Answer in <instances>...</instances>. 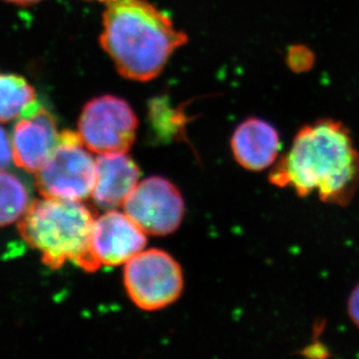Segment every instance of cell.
Returning <instances> with one entry per match:
<instances>
[{"instance_id":"6da1fadb","label":"cell","mask_w":359,"mask_h":359,"mask_svg":"<svg viewBox=\"0 0 359 359\" xmlns=\"http://www.w3.org/2000/svg\"><path fill=\"white\" fill-rule=\"evenodd\" d=\"M269 180L291 187L300 198L316 194L322 203L348 206L359 189V151L350 129L328 118L304 126Z\"/></svg>"},{"instance_id":"7a4b0ae2","label":"cell","mask_w":359,"mask_h":359,"mask_svg":"<svg viewBox=\"0 0 359 359\" xmlns=\"http://www.w3.org/2000/svg\"><path fill=\"white\" fill-rule=\"evenodd\" d=\"M187 42V33L148 0H114L102 15L100 46L126 79H156Z\"/></svg>"},{"instance_id":"3957f363","label":"cell","mask_w":359,"mask_h":359,"mask_svg":"<svg viewBox=\"0 0 359 359\" xmlns=\"http://www.w3.org/2000/svg\"><path fill=\"white\" fill-rule=\"evenodd\" d=\"M95 221V213L81 201L43 198L29 205L18 229L48 268L57 270L72 262L86 272H95L102 265L92 248Z\"/></svg>"},{"instance_id":"277c9868","label":"cell","mask_w":359,"mask_h":359,"mask_svg":"<svg viewBox=\"0 0 359 359\" xmlns=\"http://www.w3.org/2000/svg\"><path fill=\"white\" fill-rule=\"evenodd\" d=\"M35 185L48 199L83 201L92 196L95 160L84 146L79 132L60 133L57 147L38 172Z\"/></svg>"},{"instance_id":"5b68a950","label":"cell","mask_w":359,"mask_h":359,"mask_svg":"<svg viewBox=\"0 0 359 359\" xmlns=\"http://www.w3.org/2000/svg\"><path fill=\"white\" fill-rule=\"evenodd\" d=\"M123 281L130 300L149 312L172 305L184 288L183 271L178 262L157 249L143 250L127 262Z\"/></svg>"},{"instance_id":"8992f818","label":"cell","mask_w":359,"mask_h":359,"mask_svg":"<svg viewBox=\"0 0 359 359\" xmlns=\"http://www.w3.org/2000/svg\"><path fill=\"white\" fill-rule=\"evenodd\" d=\"M139 120L132 106L116 95L97 97L85 104L79 134L92 153H127L135 142Z\"/></svg>"},{"instance_id":"52a82bcc","label":"cell","mask_w":359,"mask_h":359,"mask_svg":"<svg viewBox=\"0 0 359 359\" xmlns=\"http://www.w3.org/2000/svg\"><path fill=\"white\" fill-rule=\"evenodd\" d=\"M123 208L146 234L153 236L175 233L185 214V203L178 187L162 177H150L137 184Z\"/></svg>"},{"instance_id":"ba28073f","label":"cell","mask_w":359,"mask_h":359,"mask_svg":"<svg viewBox=\"0 0 359 359\" xmlns=\"http://www.w3.org/2000/svg\"><path fill=\"white\" fill-rule=\"evenodd\" d=\"M58 139L54 116L35 102L14 127L11 139L13 162L27 172H38L57 147Z\"/></svg>"},{"instance_id":"9c48e42d","label":"cell","mask_w":359,"mask_h":359,"mask_svg":"<svg viewBox=\"0 0 359 359\" xmlns=\"http://www.w3.org/2000/svg\"><path fill=\"white\" fill-rule=\"evenodd\" d=\"M146 247V233L127 214L111 210L95 219L92 229V248L100 264H126Z\"/></svg>"},{"instance_id":"30bf717a","label":"cell","mask_w":359,"mask_h":359,"mask_svg":"<svg viewBox=\"0 0 359 359\" xmlns=\"http://www.w3.org/2000/svg\"><path fill=\"white\" fill-rule=\"evenodd\" d=\"M231 149L241 168L250 172H262L275 165L280 157V134L266 120L249 116L233 133Z\"/></svg>"},{"instance_id":"8fae6325","label":"cell","mask_w":359,"mask_h":359,"mask_svg":"<svg viewBox=\"0 0 359 359\" xmlns=\"http://www.w3.org/2000/svg\"><path fill=\"white\" fill-rule=\"evenodd\" d=\"M140 169L126 153L104 154L95 158V182L92 197L104 210L125 203L139 184Z\"/></svg>"},{"instance_id":"7c38bea8","label":"cell","mask_w":359,"mask_h":359,"mask_svg":"<svg viewBox=\"0 0 359 359\" xmlns=\"http://www.w3.org/2000/svg\"><path fill=\"white\" fill-rule=\"evenodd\" d=\"M36 102L35 88L22 76L0 72V123L20 118Z\"/></svg>"},{"instance_id":"4fadbf2b","label":"cell","mask_w":359,"mask_h":359,"mask_svg":"<svg viewBox=\"0 0 359 359\" xmlns=\"http://www.w3.org/2000/svg\"><path fill=\"white\" fill-rule=\"evenodd\" d=\"M29 194L17 176L0 171V227L20 220L29 207Z\"/></svg>"},{"instance_id":"5bb4252c","label":"cell","mask_w":359,"mask_h":359,"mask_svg":"<svg viewBox=\"0 0 359 359\" xmlns=\"http://www.w3.org/2000/svg\"><path fill=\"white\" fill-rule=\"evenodd\" d=\"M286 63L290 70L297 74L311 72L316 65V55L305 44H293L288 48Z\"/></svg>"},{"instance_id":"9a60e30c","label":"cell","mask_w":359,"mask_h":359,"mask_svg":"<svg viewBox=\"0 0 359 359\" xmlns=\"http://www.w3.org/2000/svg\"><path fill=\"white\" fill-rule=\"evenodd\" d=\"M12 161H13V156H12L10 136L7 135L5 129L0 127V171L6 169Z\"/></svg>"},{"instance_id":"2e32d148","label":"cell","mask_w":359,"mask_h":359,"mask_svg":"<svg viewBox=\"0 0 359 359\" xmlns=\"http://www.w3.org/2000/svg\"><path fill=\"white\" fill-rule=\"evenodd\" d=\"M346 309H348L350 320L359 329V283L350 293Z\"/></svg>"},{"instance_id":"e0dca14e","label":"cell","mask_w":359,"mask_h":359,"mask_svg":"<svg viewBox=\"0 0 359 359\" xmlns=\"http://www.w3.org/2000/svg\"><path fill=\"white\" fill-rule=\"evenodd\" d=\"M4 1L13 4V5H19V6H31L34 4L40 3L41 0H4Z\"/></svg>"},{"instance_id":"ac0fdd59","label":"cell","mask_w":359,"mask_h":359,"mask_svg":"<svg viewBox=\"0 0 359 359\" xmlns=\"http://www.w3.org/2000/svg\"><path fill=\"white\" fill-rule=\"evenodd\" d=\"M88 1H99V3L109 4L111 3V1H114V0H88Z\"/></svg>"}]
</instances>
